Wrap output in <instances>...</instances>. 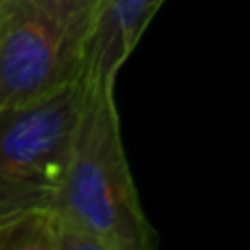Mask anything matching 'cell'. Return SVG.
I'll use <instances>...</instances> for the list:
<instances>
[{
    "label": "cell",
    "mask_w": 250,
    "mask_h": 250,
    "mask_svg": "<svg viewBox=\"0 0 250 250\" xmlns=\"http://www.w3.org/2000/svg\"><path fill=\"white\" fill-rule=\"evenodd\" d=\"M117 79L86 77L55 207L97 250H151L158 233L141 204L114 99Z\"/></svg>",
    "instance_id": "obj_1"
},
{
    "label": "cell",
    "mask_w": 250,
    "mask_h": 250,
    "mask_svg": "<svg viewBox=\"0 0 250 250\" xmlns=\"http://www.w3.org/2000/svg\"><path fill=\"white\" fill-rule=\"evenodd\" d=\"M97 0L0 2V110L83 77Z\"/></svg>",
    "instance_id": "obj_2"
},
{
    "label": "cell",
    "mask_w": 250,
    "mask_h": 250,
    "mask_svg": "<svg viewBox=\"0 0 250 250\" xmlns=\"http://www.w3.org/2000/svg\"><path fill=\"white\" fill-rule=\"evenodd\" d=\"M82 79L0 110V220L55 207L82 101Z\"/></svg>",
    "instance_id": "obj_3"
},
{
    "label": "cell",
    "mask_w": 250,
    "mask_h": 250,
    "mask_svg": "<svg viewBox=\"0 0 250 250\" xmlns=\"http://www.w3.org/2000/svg\"><path fill=\"white\" fill-rule=\"evenodd\" d=\"M165 0H97L86 77L117 79Z\"/></svg>",
    "instance_id": "obj_4"
},
{
    "label": "cell",
    "mask_w": 250,
    "mask_h": 250,
    "mask_svg": "<svg viewBox=\"0 0 250 250\" xmlns=\"http://www.w3.org/2000/svg\"><path fill=\"white\" fill-rule=\"evenodd\" d=\"M0 250H97L57 207L0 220Z\"/></svg>",
    "instance_id": "obj_5"
},
{
    "label": "cell",
    "mask_w": 250,
    "mask_h": 250,
    "mask_svg": "<svg viewBox=\"0 0 250 250\" xmlns=\"http://www.w3.org/2000/svg\"><path fill=\"white\" fill-rule=\"evenodd\" d=\"M0 2H2V0H0Z\"/></svg>",
    "instance_id": "obj_6"
}]
</instances>
